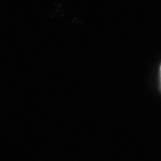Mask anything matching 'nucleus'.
<instances>
[{
    "mask_svg": "<svg viewBox=\"0 0 161 161\" xmlns=\"http://www.w3.org/2000/svg\"><path fill=\"white\" fill-rule=\"evenodd\" d=\"M160 72H161V67H160Z\"/></svg>",
    "mask_w": 161,
    "mask_h": 161,
    "instance_id": "1",
    "label": "nucleus"
}]
</instances>
